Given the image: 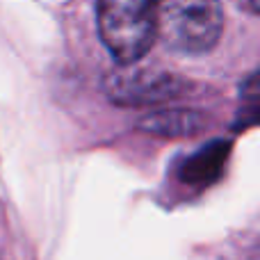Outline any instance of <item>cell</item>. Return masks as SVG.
Masks as SVG:
<instances>
[{"label": "cell", "mask_w": 260, "mask_h": 260, "mask_svg": "<svg viewBox=\"0 0 260 260\" xmlns=\"http://www.w3.org/2000/svg\"><path fill=\"white\" fill-rule=\"evenodd\" d=\"M155 41L178 53H208L224 30L219 0H148Z\"/></svg>", "instance_id": "cell-1"}, {"label": "cell", "mask_w": 260, "mask_h": 260, "mask_svg": "<svg viewBox=\"0 0 260 260\" xmlns=\"http://www.w3.org/2000/svg\"><path fill=\"white\" fill-rule=\"evenodd\" d=\"M139 128L162 137H192L208 128V119L192 110H162L139 121Z\"/></svg>", "instance_id": "cell-4"}, {"label": "cell", "mask_w": 260, "mask_h": 260, "mask_svg": "<svg viewBox=\"0 0 260 260\" xmlns=\"http://www.w3.org/2000/svg\"><path fill=\"white\" fill-rule=\"evenodd\" d=\"M187 85L178 78L151 69H123L105 80V91L119 105H155L178 99Z\"/></svg>", "instance_id": "cell-3"}, {"label": "cell", "mask_w": 260, "mask_h": 260, "mask_svg": "<svg viewBox=\"0 0 260 260\" xmlns=\"http://www.w3.org/2000/svg\"><path fill=\"white\" fill-rule=\"evenodd\" d=\"M99 32L119 64H135L155 44L148 0H99Z\"/></svg>", "instance_id": "cell-2"}, {"label": "cell", "mask_w": 260, "mask_h": 260, "mask_svg": "<svg viewBox=\"0 0 260 260\" xmlns=\"http://www.w3.org/2000/svg\"><path fill=\"white\" fill-rule=\"evenodd\" d=\"M224 155L226 153H224V146H221V144L208 148V151H201L187 167H185V178L199 180V183L210 180L212 176L219 171L221 162H224Z\"/></svg>", "instance_id": "cell-5"}]
</instances>
